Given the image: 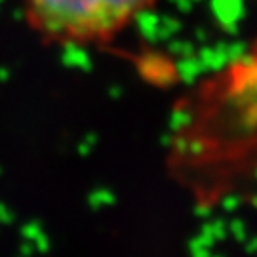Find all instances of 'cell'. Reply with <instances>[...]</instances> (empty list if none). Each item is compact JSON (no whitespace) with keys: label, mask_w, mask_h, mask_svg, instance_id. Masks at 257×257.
Here are the masks:
<instances>
[{"label":"cell","mask_w":257,"mask_h":257,"mask_svg":"<svg viewBox=\"0 0 257 257\" xmlns=\"http://www.w3.org/2000/svg\"><path fill=\"white\" fill-rule=\"evenodd\" d=\"M155 0H25L37 29L59 42L101 40L136 19Z\"/></svg>","instance_id":"6da1fadb"}]
</instances>
